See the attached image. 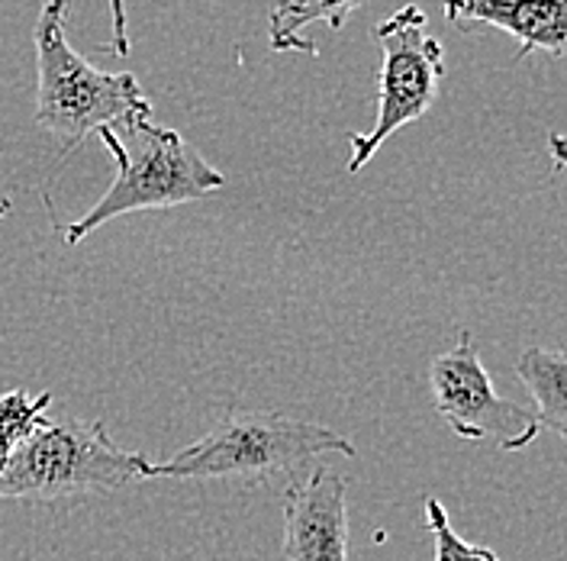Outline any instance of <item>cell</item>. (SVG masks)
Listing matches in <instances>:
<instances>
[{"label":"cell","mask_w":567,"mask_h":561,"mask_svg":"<svg viewBox=\"0 0 567 561\" xmlns=\"http://www.w3.org/2000/svg\"><path fill=\"white\" fill-rule=\"evenodd\" d=\"M94 136H101L104 149L113 155L116 177L91 211L69 223V246H81L110 220L194 204L226 184V175L216 172L177 130L152 120V106L120 116Z\"/></svg>","instance_id":"obj_1"},{"label":"cell","mask_w":567,"mask_h":561,"mask_svg":"<svg viewBox=\"0 0 567 561\" xmlns=\"http://www.w3.org/2000/svg\"><path fill=\"white\" fill-rule=\"evenodd\" d=\"M354 458V446L329 426L261 410H226L210 432L168 461L148 465V478L187 481H271L297 475L319 456Z\"/></svg>","instance_id":"obj_2"},{"label":"cell","mask_w":567,"mask_h":561,"mask_svg":"<svg viewBox=\"0 0 567 561\" xmlns=\"http://www.w3.org/2000/svg\"><path fill=\"white\" fill-rule=\"evenodd\" d=\"M69 0H42L35 20V123L65 140L84 142L120 116L152 106L130 71L94 69L69 42Z\"/></svg>","instance_id":"obj_3"},{"label":"cell","mask_w":567,"mask_h":561,"mask_svg":"<svg viewBox=\"0 0 567 561\" xmlns=\"http://www.w3.org/2000/svg\"><path fill=\"white\" fill-rule=\"evenodd\" d=\"M145 456L120 449L101 420H42L0 471V500H62L148 478Z\"/></svg>","instance_id":"obj_4"},{"label":"cell","mask_w":567,"mask_h":561,"mask_svg":"<svg viewBox=\"0 0 567 561\" xmlns=\"http://www.w3.org/2000/svg\"><path fill=\"white\" fill-rule=\"evenodd\" d=\"M381 45V78H378V123L371 133H352L349 172L358 175L384 142L406 123L423 120L439 98L445 74V49L429 33V20L416 3L400 7L393 17L374 27Z\"/></svg>","instance_id":"obj_5"},{"label":"cell","mask_w":567,"mask_h":561,"mask_svg":"<svg viewBox=\"0 0 567 561\" xmlns=\"http://www.w3.org/2000/svg\"><path fill=\"white\" fill-rule=\"evenodd\" d=\"M429 387L439 417L467 442H496L506 452L532 446L542 432L535 410L526 404L506 400L496 394L491 371L484 368L474 336L458 333V343L442 351L429 368Z\"/></svg>","instance_id":"obj_6"},{"label":"cell","mask_w":567,"mask_h":561,"mask_svg":"<svg viewBox=\"0 0 567 561\" xmlns=\"http://www.w3.org/2000/svg\"><path fill=\"white\" fill-rule=\"evenodd\" d=\"M339 471L317 468L284 491V559L349 561V500Z\"/></svg>","instance_id":"obj_7"},{"label":"cell","mask_w":567,"mask_h":561,"mask_svg":"<svg viewBox=\"0 0 567 561\" xmlns=\"http://www.w3.org/2000/svg\"><path fill=\"white\" fill-rule=\"evenodd\" d=\"M442 7L461 30L494 27L519 39V62L532 52L567 55V0H445Z\"/></svg>","instance_id":"obj_8"},{"label":"cell","mask_w":567,"mask_h":561,"mask_svg":"<svg viewBox=\"0 0 567 561\" xmlns=\"http://www.w3.org/2000/svg\"><path fill=\"white\" fill-rule=\"evenodd\" d=\"M368 0H275L268 17V39L275 52H307L319 55L317 42L303 39V30L326 23L329 30H342L346 20Z\"/></svg>","instance_id":"obj_9"},{"label":"cell","mask_w":567,"mask_h":561,"mask_svg":"<svg viewBox=\"0 0 567 561\" xmlns=\"http://www.w3.org/2000/svg\"><path fill=\"white\" fill-rule=\"evenodd\" d=\"M516 378L529 387L538 426L567 439V351L526 349L516 358Z\"/></svg>","instance_id":"obj_10"},{"label":"cell","mask_w":567,"mask_h":561,"mask_svg":"<svg viewBox=\"0 0 567 561\" xmlns=\"http://www.w3.org/2000/svg\"><path fill=\"white\" fill-rule=\"evenodd\" d=\"M49 404H52L49 390H42L39 397H30L23 387L0 394V471L7 468L10 456L39 429Z\"/></svg>","instance_id":"obj_11"},{"label":"cell","mask_w":567,"mask_h":561,"mask_svg":"<svg viewBox=\"0 0 567 561\" xmlns=\"http://www.w3.org/2000/svg\"><path fill=\"white\" fill-rule=\"evenodd\" d=\"M425 523H429L432 542H435V561H503L487 545L464 542L452 529L445 507L435 497H425Z\"/></svg>","instance_id":"obj_12"},{"label":"cell","mask_w":567,"mask_h":561,"mask_svg":"<svg viewBox=\"0 0 567 561\" xmlns=\"http://www.w3.org/2000/svg\"><path fill=\"white\" fill-rule=\"evenodd\" d=\"M110 20H113V42L110 52L116 59L130 55V35H126V0H110Z\"/></svg>","instance_id":"obj_13"},{"label":"cell","mask_w":567,"mask_h":561,"mask_svg":"<svg viewBox=\"0 0 567 561\" xmlns=\"http://www.w3.org/2000/svg\"><path fill=\"white\" fill-rule=\"evenodd\" d=\"M548 152H551V162H555V169H558V172H565L567 169V136H561V133H548Z\"/></svg>","instance_id":"obj_14"},{"label":"cell","mask_w":567,"mask_h":561,"mask_svg":"<svg viewBox=\"0 0 567 561\" xmlns=\"http://www.w3.org/2000/svg\"><path fill=\"white\" fill-rule=\"evenodd\" d=\"M10 207H13V204H10V201H7V197H0V220H3V216H7V213H10Z\"/></svg>","instance_id":"obj_15"}]
</instances>
